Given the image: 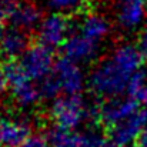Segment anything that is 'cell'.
<instances>
[{"instance_id": "obj_18", "label": "cell", "mask_w": 147, "mask_h": 147, "mask_svg": "<svg viewBox=\"0 0 147 147\" xmlns=\"http://www.w3.org/2000/svg\"><path fill=\"white\" fill-rule=\"evenodd\" d=\"M17 147H51V144H50L49 137L43 134H30Z\"/></svg>"}, {"instance_id": "obj_7", "label": "cell", "mask_w": 147, "mask_h": 147, "mask_svg": "<svg viewBox=\"0 0 147 147\" xmlns=\"http://www.w3.org/2000/svg\"><path fill=\"white\" fill-rule=\"evenodd\" d=\"M147 127V110H139L131 117L109 129V140L114 147H130L142 137Z\"/></svg>"}, {"instance_id": "obj_1", "label": "cell", "mask_w": 147, "mask_h": 147, "mask_svg": "<svg viewBox=\"0 0 147 147\" xmlns=\"http://www.w3.org/2000/svg\"><path fill=\"white\" fill-rule=\"evenodd\" d=\"M143 60L136 45L129 42L116 45L89 74L92 92L107 100L123 97L133 77L143 70Z\"/></svg>"}, {"instance_id": "obj_12", "label": "cell", "mask_w": 147, "mask_h": 147, "mask_svg": "<svg viewBox=\"0 0 147 147\" xmlns=\"http://www.w3.org/2000/svg\"><path fill=\"white\" fill-rule=\"evenodd\" d=\"M51 147H100L104 140L97 133L90 131H67L60 129H53L49 133Z\"/></svg>"}, {"instance_id": "obj_11", "label": "cell", "mask_w": 147, "mask_h": 147, "mask_svg": "<svg viewBox=\"0 0 147 147\" xmlns=\"http://www.w3.org/2000/svg\"><path fill=\"white\" fill-rule=\"evenodd\" d=\"M43 17L45 16L42 14V9L36 3L30 0H14L7 20L14 29H19L22 32H30L39 27Z\"/></svg>"}, {"instance_id": "obj_17", "label": "cell", "mask_w": 147, "mask_h": 147, "mask_svg": "<svg viewBox=\"0 0 147 147\" xmlns=\"http://www.w3.org/2000/svg\"><path fill=\"white\" fill-rule=\"evenodd\" d=\"M43 1L51 11L66 14V13H71L77 10L79 7H82L86 0H43Z\"/></svg>"}, {"instance_id": "obj_22", "label": "cell", "mask_w": 147, "mask_h": 147, "mask_svg": "<svg viewBox=\"0 0 147 147\" xmlns=\"http://www.w3.org/2000/svg\"><path fill=\"white\" fill-rule=\"evenodd\" d=\"M4 33H6V29H4V19H1V17H0V42H1V39H3Z\"/></svg>"}, {"instance_id": "obj_5", "label": "cell", "mask_w": 147, "mask_h": 147, "mask_svg": "<svg viewBox=\"0 0 147 147\" xmlns=\"http://www.w3.org/2000/svg\"><path fill=\"white\" fill-rule=\"evenodd\" d=\"M70 30H71V26L67 16L63 13L51 11L42 19L37 27L39 43L50 50L63 47L71 34Z\"/></svg>"}, {"instance_id": "obj_20", "label": "cell", "mask_w": 147, "mask_h": 147, "mask_svg": "<svg viewBox=\"0 0 147 147\" xmlns=\"http://www.w3.org/2000/svg\"><path fill=\"white\" fill-rule=\"evenodd\" d=\"M10 90V84H9V79L6 74L4 69H0V98L6 94V92Z\"/></svg>"}, {"instance_id": "obj_15", "label": "cell", "mask_w": 147, "mask_h": 147, "mask_svg": "<svg viewBox=\"0 0 147 147\" xmlns=\"http://www.w3.org/2000/svg\"><path fill=\"white\" fill-rule=\"evenodd\" d=\"M29 47V37L26 32H22L14 27L6 30L0 42V51L7 59H20Z\"/></svg>"}, {"instance_id": "obj_10", "label": "cell", "mask_w": 147, "mask_h": 147, "mask_svg": "<svg viewBox=\"0 0 147 147\" xmlns=\"http://www.w3.org/2000/svg\"><path fill=\"white\" fill-rule=\"evenodd\" d=\"M32 134V123L26 117L4 114L0 116V144L17 147Z\"/></svg>"}, {"instance_id": "obj_23", "label": "cell", "mask_w": 147, "mask_h": 147, "mask_svg": "<svg viewBox=\"0 0 147 147\" xmlns=\"http://www.w3.org/2000/svg\"><path fill=\"white\" fill-rule=\"evenodd\" d=\"M100 147H110V146H109V144H107V143L104 142V143H103V144H101V146H100Z\"/></svg>"}, {"instance_id": "obj_4", "label": "cell", "mask_w": 147, "mask_h": 147, "mask_svg": "<svg viewBox=\"0 0 147 147\" xmlns=\"http://www.w3.org/2000/svg\"><path fill=\"white\" fill-rule=\"evenodd\" d=\"M17 64L30 80L40 84L53 74L56 61L53 57V51L39 43L26 50L24 54L19 59Z\"/></svg>"}, {"instance_id": "obj_24", "label": "cell", "mask_w": 147, "mask_h": 147, "mask_svg": "<svg viewBox=\"0 0 147 147\" xmlns=\"http://www.w3.org/2000/svg\"><path fill=\"white\" fill-rule=\"evenodd\" d=\"M130 147H133V146H130Z\"/></svg>"}, {"instance_id": "obj_25", "label": "cell", "mask_w": 147, "mask_h": 147, "mask_svg": "<svg viewBox=\"0 0 147 147\" xmlns=\"http://www.w3.org/2000/svg\"><path fill=\"white\" fill-rule=\"evenodd\" d=\"M0 146H1V144H0Z\"/></svg>"}, {"instance_id": "obj_9", "label": "cell", "mask_w": 147, "mask_h": 147, "mask_svg": "<svg viewBox=\"0 0 147 147\" xmlns=\"http://www.w3.org/2000/svg\"><path fill=\"white\" fill-rule=\"evenodd\" d=\"M100 43L89 39L87 36L82 34L80 32H74L70 34L67 42L63 46L64 57L77 63V64H87L97 57L100 51Z\"/></svg>"}, {"instance_id": "obj_2", "label": "cell", "mask_w": 147, "mask_h": 147, "mask_svg": "<svg viewBox=\"0 0 147 147\" xmlns=\"http://www.w3.org/2000/svg\"><path fill=\"white\" fill-rule=\"evenodd\" d=\"M93 110L86 98L79 96H59L50 106V119L56 129L77 131L92 119Z\"/></svg>"}, {"instance_id": "obj_3", "label": "cell", "mask_w": 147, "mask_h": 147, "mask_svg": "<svg viewBox=\"0 0 147 147\" xmlns=\"http://www.w3.org/2000/svg\"><path fill=\"white\" fill-rule=\"evenodd\" d=\"M4 70L9 79L11 98L20 109H24V110L34 109L43 100L40 84L30 80L22 71L17 63L7 64Z\"/></svg>"}, {"instance_id": "obj_14", "label": "cell", "mask_w": 147, "mask_h": 147, "mask_svg": "<svg viewBox=\"0 0 147 147\" xmlns=\"http://www.w3.org/2000/svg\"><path fill=\"white\" fill-rule=\"evenodd\" d=\"M77 32L101 45L111 32V23L106 14L100 11H89L80 19Z\"/></svg>"}, {"instance_id": "obj_19", "label": "cell", "mask_w": 147, "mask_h": 147, "mask_svg": "<svg viewBox=\"0 0 147 147\" xmlns=\"http://www.w3.org/2000/svg\"><path fill=\"white\" fill-rule=\"evenodd\" d=\"M136 46H137V49L140 51V54L143 56V59L147 60V23L137 33V43H136Z\"/></svg>"}, {"instance_id": "obj_13", "label": "cell", "mask_w": 147, "mask_h": 147, "mask_svg": "<svg viewBox=\"0 0 147 147\" xmlns=\"http://www.w3.org/2000/svg\"><path fill=\"white\" fill-rule=\"evenodd\" d=\"M139 106L130 97H117L106 100L103 106L98 109V117L109 126H114L117 123L124 121L139 111Z\"/></svg>"}, {"instance_id": "obj_21", "label": "cell", "mask_w": 147, "mask_h": 147, "mask_svg": "<svg viewBox=\"0 0 147 147\" xmlns=\"http://www.w3.org/2000/svg\"><path fill=\"white\" fill-rule=\"evenodd\" d=\"M137 147H147V127L144 130V133L142 134V137L139 139V146Z\"/></svg>"}, {"instance_id": "obj_16", "label": "cell", "mask_w": 147, "mask_h": 147, "mask_svg": "<svg viewBox=\"0 0 147 147\" xmlns=\"http://www.w3.org/2000/svg\"><path fill=\"white\" fill-rule=\"evenodd\" d=\"M127 93L137 106H147V73L144 70L133 77Z\"/></svg>"}, {"instance_id": "obj_6", "label": "cell", "mask_w": 147, "mask_h": 147, "mask_svg": "<svg viewBox=\"0 0 147 147\" xmlns=\"http://www.w3.org/2000/svg\"><path fill=\"white\" fill-rule=\"evenodd\" d=\"M53 79L56 80L60 93L66 96H79L89 83V77H86L82 66L66 57L56 61Z\"/></svg>"}, {"instance_id": "obj_8", "label": "cell", "mask_w": 147, "mask_h": 147, "mask_svg": "<svg viewBox=\"0 0 147 147\" xmlns=\"http://www.w3.org/2000/svg\"><path fill=\"white\" fill-rule=\"evenodd\" d=\"M147 0H116V20L121 30L134 32L146 24Z\"/></svg>"}]
</instances>
